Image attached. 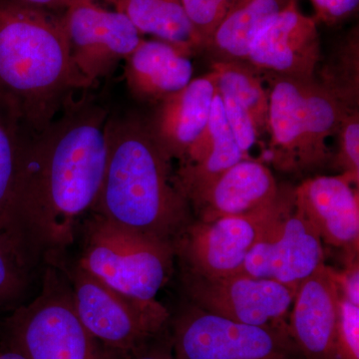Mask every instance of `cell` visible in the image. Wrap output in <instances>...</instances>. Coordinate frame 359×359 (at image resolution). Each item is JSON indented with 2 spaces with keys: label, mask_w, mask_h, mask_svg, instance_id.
<instances>
[{
  "label": "cell",
  "mask_w": 359,
  "mask_h": 359,
  "mask_svg": "<svg viewBox=\"0 0 359 359\" xmlns=\"http://www.w3.org/2000/svg\"><path fill=\"white\" fill-rule=\"evenodd\" d=\"M106 138L107 165L93 212L127 230L175 245L194 217L173 159L138 115L111 112Z\"/></svg>",
  "instance_id": "cell-2"
},
{
  "label": "cell",
  "mask_w": 359,
  "mask_h": 359,
  "mask_svg": "<svg viewBox=\"0 0 359 359\" xmlns=\"http://www.w3.org/2000/svg\"><path fill=\"white\" fill-rule=\"evenodd\" d=\"M18 6L62 15L74 0H9Z\"/></svg>",
  "instance_id": "cell-33"
},
{
  "label": "cell",
  "mask_w": 359,
  "mask_h": 359,
  "mask_svg": "<svg viewBox=\"0 0 359 359\" xmlns=\"http://www.w3.org/2000/svg\"><path fill=\"white\" fill-rule=\"evenodd\" d=\"M115 7L141 34L173 45L190 58L204 52V43L181 0H116Z\"/></svg>",
  "instance_id": "cell-21"
},
{
  "label": "cell",
  "mask_w": 359,
  "mask_h": 359,
  "mask_svg": "<svg viewBox=\"0 0 359 359\" xmlns=\"http://www.w3.org/2000/svg\"><path fill=\"white\" fill-rule=\"evenodd\" d=\"M223 103L224 117L238 147L250 157V149L256 145L257 135L252 119L243 106L226 92L218 91Z\"/></svg>",
  "instance_id": "cell-29"
},
{
  "label": "cell",
  "mask_w": 359,
  "mask_h": 359,
  "mask_svg": "<svg viewBox=\"0 0 359 359\" xmlns=\"http://www.w3.org/2000/svg\"><path fill=\"white\" fill-rule=\"evenodd\" d=\"M344 175L316 176L294 188L297 211L320 236L321 242L358 256V188ZM358 187V186H356Z\"/></svg>",
  "instance_id": "cell-14"
},
{
  "label": "cell",
  "mask_w": 359,
  "mask_h": 359,
  "mask_svg": "<svg viewBox=\"0 0 359 359\" xmlns=\"http://www.w3.org/2000/svg\"><path fill=\"white\" fill-rule=\"evenodd\" d=\"M269 78L271 164L278 171L294 174L311 173L330 165L328 138L335 136L349 110L318 80Z\"/></svg>",
  "instance_id": "cell-4"
},
{
  "label": "cell",
  "mask_w": 359,
  "mask_h": 359,
  "mask_svg": "<svg viewBox=\"0 0 359 359\" xmlns=\"http://www.w3.org/2000/svg\"><path fill=\"white\" fill-rule=\"evenodd\" d=\"M27 131L15 113L0 101V226L18 177Z\"/></svg>",
  "instance_id": "cell-24"
},
{
  "label": "cell",
  "mask_w": 359,
  "mask_h": 359,
  "mask_svg": "<svg viewBox=\"0 0 359 359\" xmlns=\"http://www.w3.org/2000/svg\"><path fill=\"white\" fill-rule=\"evenodd\" d=\"M105 1L109 2V4H113V6H115L116 0H105Z\"/></svg>",
  "instance_id": "cell-35"
},
{
  "label": "cell",
  "mask_w": 359,
  "mask_h": 359,
  "mask_svg": "<svg viewBox=\"0 0 359 359\" xmlns=\"http://www.w3.org/2000/svg\"><path fill=\"white\" fill-rule=\"evenodd\" d=\"M292 0H236L204 52L211 62H247L257 35Z\"/></svg>",
  "instance_id": "cell-20"
},
{
  "label": "cell",
  "mask_w": 359,
  "mask_h": 359,
  "mask_svg": "<svg viewBox=\"0 0 359 359\" xmlns=\"http://www.w3.org/2000/svg\"><path fill=\"white\" fill-rule=\"evenodd\" d=\"M34 273L21 261L13 245L0 233V311L7 313L25 304Z\"/></svg>",
  "instance_id": "cell-25"
},
{
  "label": "cell",
  "mask_w": 359,
  "mask_h": 359,
  "mask_svg": "<svg viewBox=\"0 0 359 359\" xmlns=\"http://www.w3.org/2000/svg\"><path fill=\"white\" fill-rule=\"evenodd\" d=\"M67 257L108 287L141 299H156L176 261L173 244L127 230L94 212L78 226Z\"/></svg>",
  "instance_id": "cell-5"
},
{
  "label": "cell",
  "mask_w": 359,
  "mask_h": 359,
  "mask_svg": "<svg viewBox=\"0 0 359 359\" xmlns=\"http://www.w3.org/2000/svg\"><path fill=\"white\" fill-rule=\"evenodd\" d=\"M175 359H304L290 327L226 320L187 302L170 318Z\"/></svg>",
  "instance_id": "cell-9"
},
{
  "label": "cell",
  "mask_w": 359,
  "mask_h": 359,
  "mask_svg": "<svg viewBox=\"0 0 359 359\" xmlns=\"http://www.w3.org/2000/svg\"><path fill=\"white\" fill-rule=\"evenodd\" d=\"M245 159L250 157L233 138L224 117L221 97L216 91L207 128L180 161L175 171L177 182L189 201L229 168Z\"/></svg>",
  "instance_id": "cell-19"
},
{
  "label": "cell",
  "mask_w": 359,
  "mask_h": 359,
  "mask_svg": "<svg viewBox=\"0 0 359 359\" xmlns=\"http://www.w3.org/2000/svg\"><path fill=\"white\" fill-rule=\"evenodd\" d=\"M321 86L347 110H359V37L353 30L330 54L320 72Z\"/></svg>",
  "instance_id": "cell-23"
},
{
  "label": "cell",
  "mask_w": 359,
  "mask_h": 359,
  "mask_svg": "<svg viewBox=\"0 0 359 359\" xmlns=\"http://www.w3.org/2000/svg\"><path fill=\"white\" fill-rule=\"evenodd\" d=\"M216 91V74L211 70L156 105L154 114L147 120L149 128L172 159L183 160L204 133Z\"/></svg>",
  "instance_id": "cell-17"
},
{
  "label": "cell",
  "mask_w": 359,
  "mask_h": 359,
  "mask_svg": "<svg viewBox=\"0 0 359 359\" xmlns=\"http://www.w3.org/2000/svg\"><path fill=\"white\" fill-rule=\"evenodd\" d=\"M339 297L335 269L325 264L297 287L289 327L304 359H339L337 321Z\"/></svg>",
  "instance_id": "cell-15"
},
{
  "label": "cell",
  "mask_w": 359,
  "mask_h": 359,
  "mask_svg": "<svg viewBox=\"0 0 359 359\" xmlns=\"http://www.w3.org/2000/svg\"><path fill=\"white\" fill-rule=\"evenodd\" d=\"M112 359H175L169 327L147 341L126 351H112Z\"/></svg>",
  "instance_id": "cell-30"
},
{
  "label": "cell",
  "mask_w": 359,
  "mask_h": 359,
  "mask_svg": "<svg viewBox=\"0 0 359 359\" xmlns=\"http://www.w3.org/2000/svg\"><path fill=\"white\" fill-rule=\"evenodd\" d=\"M294 207V188L282 186L271 204L242 216L194 219L175 242L182 271L207 278L241 273L248 255L266 231Z\"/></svg>",
  "instance_id": "cell-8"
},
{
  "label": "cell",
  "mask_w": 359,
  "mask_h": 359,
  "mask_svg": "<svg viewBox=\"0 0 359 359\" xmlns=\"http://www.w3.org/2000/svg\"><path fill=\"white\" fill-rule=\"evenodd\" d=\"M335 136L337 150L332 155L330 164L340 174L351 180L354 185L359 182V110L349 111L340 123Z\"/></svg>",
  "instance_id": "cell-26"
},
{
  "label": "cell",
  "mask_w": 359,
  "mask_h": 359,
  "mask_svg": "<svg viewBox=\"0 0 359 359\" xmlns=\"http://www.w3.org/2000/svg\"><path fill=\"white\" fill-rule=\"evenodd\" d=\"M52 266L69 280L80 320L110 351H126L169 327L171 311L157 299H141L113 290L65 257Z\"/></svg>",
  "instance_id": "cell-7"
},
{
  "label": "cell",
  "mask_w": 359,
  "mask_h": 359,
  "mask_svg": "<svg viewBox=\"0 0 359 359\" xmlns=\"http://www.w3.org/2000/svg\"><path fill=\"white\" fill-rule=\"evenodd\" d=\"M0 359H26L20 353L15 349L6 346L0 342Z\"/></svg>",
  "instance_id": "cell-34"
},
{
  "label": "cell",
  "mask_w": 359,
  "mask_h": 359,
  "mask_svg": "<svg viewBox=\"0 0 359 359\" xmlns=\"http://www.w3.org/2000/svg\"><path fill=\"white\" fill-rule=\"evenodd\" d=\"M316 11V22L334 25L358 11L359 0H311Z\"/></svg>",
  "instance_id": "cell-31"
},
{
  "label": "cell",
  "mask_w": 359,
  "mask_h": 359,
  "mask_svg": "<svg viewBox=\"0 0 359 359\" xmlns=\"http://www.w3.org/2000/svg\"><path fill=\"white\" fill-rule=\"evenodd\" d=\"M325 264L323 242L295 205L250 250L241 273L297 290Z\"/></svg>",
  "instance_id": "cell-12"
},
{
  "label": "cell",
  "mask_w": 359,
  "mask_h": 359,
  "mask_svg": "<svg viewBox=\"0 0 359 359\" xmlns=\"http://www.w3.org/2000/svg\"><path fill=\"white\" fill-rule=\"evenodd\" d=\"M41 271L39 294L0 318V342L26 359H112L80 320L62 269L47 264Z\"/></svg>",
  "instance_id": "cell-6"
},
{
  "label": "cell",
  "mask_w": 359,
  "mask_h": 359,
  "mask_svg": "<svg viewBox=\"0 0 359 359\" xmlns=\"http://www.w3.org/2000/svg\"><path fill=\"white\" fill-rule=\"evenodd\" d=\"M216 74L217 90L233 96L247 111L257 138L268 134L269 89L256 70L244 62H211Z\"/></svg>",
  "instance_id": "cell-22"
},
{
  "label": "cell",
  "mask_w": 359,
  "mask_h": 359,
  "mask_svg": "<svg viewBox=\"0 0 359 359\" xmlns=\"http://www.w3.org/2000/svg\"><path fill=\"white\" fill-rule=\"evenodd\" d=\"M61 18L71 58L88 89L109 76L143 39L124 13L95 0H74Z\"/></svg>",
  "instance_id": "cell-11"
},
{
  "label": "cell",
  "mask_w": 359,
  "mask_h": 359,
  "mask_svg": "<svg viewBox=\"0 0 359 359\" xmlns=\"http://www.w3.org/2000/svg\"><path fill=\"white\" fill-rule=\"evenodd\" d=\"M339 359H359V306L339 297L337 321Z\"/></svg>",
  "instance_id": "cell-28"
},
{
  "label": "cell",
  "mask_w": 359,
  "mask_h": 359,
  "mask_svg": "<svg viewBox=\"0 0 359 359\" xmlns=\"http://www.w3.org/2000/svg\"><path fill=\"white\" fill-rule=\"evenodd\" d=\"M280 189L266 164L245 159L189 198V203L194 219L207 223L266 207L278 198Z\"/></svg>",
  "instance_id": "cell-16"
},
{
  "label": "cell",
  "mask_w": 359,
  "mask_h": 359,
  "mask_svg": "<svg viewBox=\"0 0 359 359\" xmlns=\"http://www.w3.org/2000/svg\"><path fill=\"white\" fill-rule=\"evenodd\" d=\"M124 61L127 87L142 102L158 105L193 79L191 58L161 40L142 39Z\"/></svg>",
  "instance_id": "cell-18"
},
{
  "label": "cell",
  "mask_w": 359,
  "mask_h": 359,
  "mask_svg": "<svg viewBox=\"0 0 359 359\" xmlns=\"http://www.w3.org/2000/svg\"><path fill=\"white\" fill-rule=\"evenodd\" d=\"M111 111L88 91L39 132L27 131L0 231L35 273L63 261L93 212L107 165Z\"/></svg>",
  "instance_id": "cell-1"
},
{
  "label": "cell",
  "mask_w": 359,
  "mask_h": 359,
  "mask_svg": "<svg viewBox=\"0 0 359 359\" xmlns=\"http://www.w3.org/2000/svg\"><path fill=\"white\" fill-rule=\"evenodd\" d=\"M189 20L205 45L236 0H181Z\"/></svg>",
  "instance_id": "cell-27"
},
{
  "label": "cell",
  "mask_w": 359,
  "mask_h": 359,
  "mask_svg": "<svg viewBox=\"0 0 359 359\" xmlns=\"http://www.w3.org/2000/svg\"><path fill=\"white\" fill-rule=\"evenodd\" d=\"M340 297L359 306V263L358 256L346 257V268L335 269Z\"/></svg>",
  "instance_id": "cell-32"
},
{
  "label": "cell",
  "mask_w": 359,
  "mask_h": 359,
  "mask_svg": "<svg viewBox=\"0 0 359 359\" xmlns=\"http://www.w3.org/2000/svg\"><path fill=\"white\" fill-rule=\"evenodd\" d=\"M188 302L207 311L245 325L289 328L297 290L282 283L244 273L207 278L182 271Z\"/></svg>",
  "instance_id": "cell-10"
},
{
  "label": "cell",
  "mask_w": 359,
  "mask_h": 359,
  "mask_svg": "<svg viewBox=\"0 0 359 359\" xmlns=\"http://www.w3.org/2000/svg\"><path fill=\"white\" fill-rule=\"evenodd\" d=\"M320 60L316 21L292 0L257 35L245 63L266 76L313 80Z\"/></svg>",
  "instance_id": "cell-13"
},
{
  "label": "cell",
  "mask_w": 359,
  "mask_h": 359,
  "mask_svg": "<svg viewBox=\"0 0 359 359\" xmlns=\"http://www.w3.org/2000/svg\"><path fill=\"white\" fill-rule=\"evenodd\" d=\"M58 14L0 0V101L29 132H39L88 91Z\"/></svg>",
  "instance_id": "cell-3"
}]
</instances>
